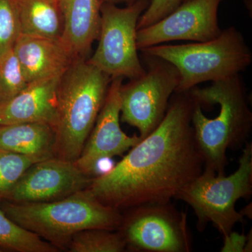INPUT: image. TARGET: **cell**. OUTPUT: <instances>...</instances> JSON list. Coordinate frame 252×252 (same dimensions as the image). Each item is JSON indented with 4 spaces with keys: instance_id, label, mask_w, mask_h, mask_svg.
<instances>
[{
    "instance_id": "obj_1",
    "label": "cell",
    "mask_w": 252,
    "mask_h": 252,
    "mask_svg": "<svg viewBox=\"0 0 252 252\" xmlns=\"http://www.w3.org/2000/svg\"><path fill=\"white\" fill-rule=\"evenodd\" d=\"M193 109L189 91L175 92L160 124L112 169L93 177L86 189L120 212L175 198L204 169L192 127Z\"/></svg>"
},
{
    "instance_id": "obj_2",
    "label": "cell",
    "mask_w": 252,
    "mask_h": 252,
    "mask_svg": "<svg viewBox=\"0 0 252 252\" xmlns=\"http://www.w3.org/2000/svg\"><path fill=\"white\" fill-rule=\"evenodd\" d=\"M193 100L191 124L204 168L225 175L227 151L243 147L251 132L252 112L240 74L188 91Z\"/></svg>"
},
{
    "instance_id": "obj_3",
    "label": "cell",
    "mask_w": 252,
    "mask_h": 252,
    "mask_svg": "<svg viewBox=\"0 0 252 252\" xmlns=\"http://www.w3.org/2000/svg\"><path fill=\"white\" fill-rule=\"evenodd\" d=\"M112 79L84 58L60 79L54 126L55 157L75 162L96 122Z\"/></svg>"
},
{
    "instance_id": "obj_4",
    "label": "cell",
    "mask_w": 252,
    "mask_h": 252,
    "mask_svg": "<svg viewBox=\"0 0 252 252\" xmlns=\"http://www.w3.org/2000/svg\"><path fill=\"white\" fill-rule=\"evenodd\" d=\"M1 208L10 220L54 245L67 249L73 235L83 230H117L122 214L104 205L87 190L45 203H12L2 200Z\"/></svg>"
},
{
    "instance_id": "obj_5",
    "label": "cell",
    "mask_w": 252,
    "mask_h": 252,
    "mask_svg": "<svg viewBox=\"0 0 252 252\" xmlns=\"http://www.w3.org/2000/svg\"><path fill=\"white\" fill-rule=\"evenodd\" d=\"M172 63L180 81L176 92H186L201 83L240 74L251 64L252 54L243 34L235 27L212 40L180 45H159L142 50Z\"/></svg>"
},
{
    "instance_id": "obj_6",
    "label": "cell",
    "mask_w": 252,
    "mask_h": 252,
    "mask_svg": "<svg viewBox=\"0 0 252 252\" xmlns=\"http://www.w3.org/2000/svg\"><path fill=\"white\" fill-rule=\"evenodd\" d=\"M252 193V144L246 142L239 158V167L228 176L217 175L209 169L182 189L176 199L193 209L197 217V229L203 231L209 223L223 237L245 220L236 211L235 204Z\"/></svg>"
},
{
    "instance_id": "obj_7",
    "label": "cell",
    "mask_w": 252,
    "mask_h": 252,
    "mask_svg": "<svg viewBox=\"0 0 252 252\" xmlns=\"http://www.w3.org/2000/svg\"><path fill=\"white\" fill-rule=\"evenodd\" d=\"M149 2L150 0H136L120 8L102 1L98 45L87 60L112 80L119 77L136 79L145 73L138 56L136 36L139 18Z\"/></svg>"
},
{
    "instance_id": "obj_8",
    "label": "cell",
    "mask_w": 252,
    "mask_h": 252,
    "mask_svg": "<svg viewBox=\"0 0 252 252\" xmlns=\"http://www.w3.org/2000/svg\"><path fill=\"white\" fill-rule=\"evenodd\" d=\"M145 73L120 88L122 121L143 139L162 122L172 94L180 84V73L168 61L144 54Z\"/></svg>"
},
{
    "instance_id": "obj_9",
    "label": "cell",
    "mask_w": 252,
    "mask_h": 252,
    "mask_svg": "<svg viewBox=\"0 0 252 252\" xmlns=\"http://www.w3.org/2000/svg\"><path fill=\"white\" fill-rule=\"evenodd\" d=\"M118 230L132 252H189L192 240L187 215L170 203L144 204L127 209Z\"/></svg>"
},
{
    "instance_id": "obj_10",
    "label": "cell",
    "mask_w": 252,
    "mask_h": 252,
    "mask_svg": "<svg viewBox=\"0 0 252 252\" xmlns=\"http://www.w3.org/2000/svg\"><path fill=\"white\" fill-rule=\"evenodd\" d=\"M223 0H189L153 25L137 30V49L173 41L203 42L220 35L218 9Z\"/></svg>"
},
{
    "instance_id": "obj_11",
    "label": "cell",
    "mask_w": 252,
    "mask_h": 252,
    "mask_svg": "<svg viewBox=\"0 0 252 252\" xmlns=\"http://www.w3.org/2000/svg\"><path fill=\"white\" fill-rule=\"evenodd\" d=\"M92 179L75 162L51 157L32 165L4 200L18 203L56 201L85 190Z\"/></svg>"
},
{
    "instance_id": "obj_12",
    "label": "cell",
    "mask_w": 252,
    "mask_h": 252,
    "mask_svg": "<svg viewBox=\"0 0 252 252\" xmlns=\"http://www.w3.org/2000/svg\"><path fill=\"white\" fill-rule=\"evenodd\" d=\"M124 79L111 81L90 135L74 162L79 170L91 177L102 160L122 155L142 140L140 136L126 135L121 127L120 88Z\"/></svg>"
},
{
    "instance_id": "obj_13",
    "label": "cell",
    "mask_w": 252,
    "mask_h": 252,
    "mask_svg": "<svg viewBox=\"0 0 252 252\" xmlns=\"http://www.w3.org/2000/svg\"><path fill=\"white\" fill-rule=\"evenodd\" d=\"M14 54L28 84L61 77L75 58L61 39L21 34Z\"/></svg>"
},
{
    "instance_id": "obj_14",
    "label": "cell",
    "mask_w": 252,
    "mask_h": 252,
    "mask_svg": "<svg viewBox=\"0 0 252 252\" xmlns=\"http://www.w3.org/2000/svg\"><path fill=\"white\" fill-rule=\"evenodd\" d=\"M61 77L29 83L12 99L0 104V126L36 122L54 127Z\"/></svg>"
},
{
    "instance_id": "obj_15",
    "label": "cell",
    "mask_w": 252,
    "mask_h": 252,
    "mask_svg": "<svg viewBox=\"0 0 252 252\" xmlns=\"http://www.w3.org/2000/svg\"><path fill=\"white\" fill-rule=\"evenodd\" d=\"M63 18V42L75 59H86L99 37L101 0H57Z\"/></svg>"
},
{
    "instance_id": "obj_16",
    "label": "cell",
    "mask_w": 252,
    "mask_h": 252,
    "mask_svg": "<svg viewBox=\"0 0 252 252\" xmlns=\"http://www.w3.org/2000/svg\"><path fill=\"white\" fill-rule=\"evenodd\" d=\"M56 132L44 123H21L0 126V148L25 155L55 157Z\"/></svg>"
},
{
    "instance_id": "obj_17",
    "label": "cell",
    "mask_w": 252,
    "mask_h": 252,
    "mask_svg": "<svg viewBox=\"0 0 252 252\" xmlns=\"http://www.w3.org/2000/svg\"><path fill=\"white\" fill-rule=\"evenodd\" d=\"M25 35L62 39L64 23L57 0H14Z\"/></svg>"
},
{
    "instance_id": "obj_18",
    "label": "cell",
    "mask_w": 252,
    "mask_h": 252,
    "mask_svg": "<svg viewBox=\"0 0 252 252\" xmlns=\"http://www.w3.org/2000/svg\"><path fill=\"white\" fill-rule=\"evenodd\" d=\"M0 200V248L17 252H56L59 249L16 224L5 215Z\"/></svg>"
},
{
    "instance_id": "obj_19",
    "label": "cell",
    "mask_w": 252,
    "mask_h": 252,
    "mask_svg": "<svg viewBox=\"0 0 252 252\" xmlns=\"http://www.w3.org/2000/svg\"><path fill=\"white\" fill-rule=\"evenodd\" d=\"M67 249L70 252H122L127 248L119 230L90 228L73 235Z\"/></svg>"
},
{
    "instance_id": "obj_20",
    "label": "cell",
    "mask_w": 252,
    "mask_h": 252,
    "mask_svg": "<svg viewBox=\"0 0 252 252\" xmlns=\"http://www.w3.org/2000/svg\"><path fill=\"white\" fill-rule=\"evenodd\" d=\"M46 158L15 153L0 148V200H4L32 165Z\"/></svg>"
},
{
    "instance_id": "obj_21",
    "label": "cell",
    "mask_w": 252,
    "mask_h": 252,
    "mask_svg": "<svg viewBox=\"0 0 252 252\" xmlns=\"http://www.w3.org/2000/svg\"><path fill=\"white\" fill-rule=\"evenodd\" d=\"M22 34L14 0H0V61L14 51Z\"/></svg>"
},
{
    "instance_id": "obj_22",
    "label": "cell",
    "mask_w": 252,
    "mask_h": 252,
    "mask_svg": "<svg viewBox=\"0 0 252 252\" xmlns=\"http://www.w3.org/2000/svg\"><path fill=\"white\" fill-rule=\"evenodd\" d=\"M28 83L14 51L0 61V104L12 99Z\"/></svg>"
},
{
    "instance_id": "obj_23",
    "label": "cell",
    "mask_w": 252,
    "mask_h": 252,
    "mask_svg": "<svg viewBox=\"0 0 252 252\" xmlns=\"http://www.w3.org/2000/svg\"><path fill=\"white\" fill-rule=\"evenodd\" d=\"M182 3V0H151L148 7L139 18L137 30L158 22L172 13Z\"/></svg>"
},
{
    "instance_id": "obj_24",
    "label": "cell",
    "mask_w": 252,
    "mask_h": 252,
    "mask_svg": "<svg viewBox=\"0 0 252 252\" xmlns=\"http://www.w3.org/2000/svg\"><path fill=\"white\" fill-rule=\"evenodd\" d=\"M247 236L239 234L237 232H231L223 237V246L220 249L222 252H245Z\"/></svg>"
},
{
    "instance_id": "obj_25",
    "label": "cell",
    "mask_w": 252,
    "mask_h": 252,
    "mask_svg": "<svg viewBox=\"0 0 252 252\" xmlns=\"http://www.w3.org/2000/svg\"><path fill=\"white\" fill-rule=\"evenodd\" d=\"M136 0H101V1L111 3L113 4H126L127 5L132 4L135 2Z\"/></svg>"
},
{
    "instance_id": "obj_26",
    "label": "cell",
    "mask_w": 252,
    "mask_h": 252,
    "mask_svg": "<svg viewBox=\"0 0 252 252\" xmlns=\"http://www.w3.org/2000/svg\"><path fill=\"white\" fill-rule=\"evenodd\" d=\"M252 230L247 236V243L245 245V252H251L252 251Z\"/></svg>"
},
{
    "instance_id": "obj_27",
    "label": "cell",
    "mask_w": 252,
    "mask_h": 252,
    "mask_svg": "<svg viewBox=\"0 0 252 252\" xmlns=\"http://www.w3.org/2000/svg\"><path fill=\"white\" fill-rule=\"evenodd\" d=\"M189 1V0H182V2H185V1Z\"/></svg>"
}]
</instances>
